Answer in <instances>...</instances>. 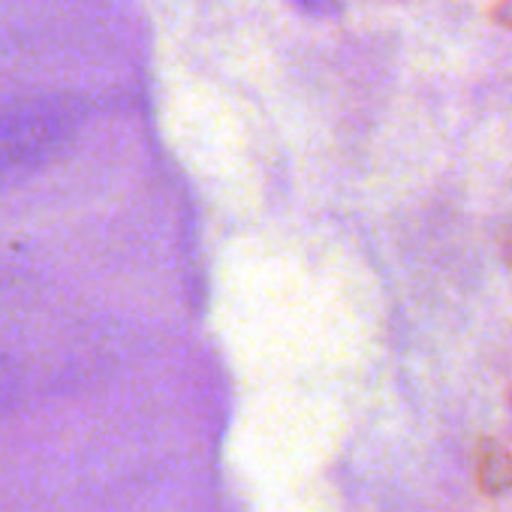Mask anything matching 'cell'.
<instances>
[{"instance_id":"obj_1","label":"cell","mask_w":512,"mask_h":512,"mask_svg":"<svg viewBox=\"0 0 512 512\" xmlns=\"http://www.w3.org/2000/svg\"><path fill=\"white\" fill-rule=\"evenodd\" d=\"M476 485L488 497H497L512 485V458L494 440H482L476 446Z\"/></svg>"},{"instance_id":"obj_3","label":"cell","mask_w":512,"mask_h":512,"mask_svg":"<svg viewBox=\"0 0 512 512\" xmlns=\"http://www.w3.org/2000/svg\"><path fill=\"white\" fill-rule=\"evenodd\" d=\"M509 260H512V238H509Z\"/></svg>"},{"instance_id":"obj_2","label":"cell","mask_w":512,"mask_h":512,"mask_svg":"<svg viewBox=\"0 0 512 512\" xmlns=\"http://www.w3.org/2000/svg\"><path fill=\"white\" fill-rule=\"evenodd\" d=\"M494 19L503 28H512V0H497L494 4Z\"/></svg>"}]
</instances>
